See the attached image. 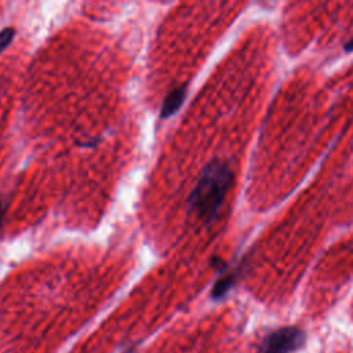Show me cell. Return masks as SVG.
<instances>
[{
    "label": "cell",
    "mask_w": 353,
    "mask_h": 353,
    "mask_svg": "<svg viewBox=\"0 0 353 353\" xmlns=\"http://www.w3.org/2000/svg\"><path fill=\"white\" fill-rule=\"evenodd\" d=\"M230 167L219 160H212L200 173L189 196V210L203 221H212L232 184Z\"/></svg>",
    "instance_id": "obj_1"
},
{
    "label": "cell",
    "mask_w": 353,
    "mask_h": 353,
    "mask_svg": "<svg viewBox=\"0 0 353 353\" xmlns=\"http://www.w3.org/2000/svg\"><path fill=\"white\" fill-rule=\"evenodd\" d=\"M6 203L3 200H0V228L3 225V219H5V214H6Z\"/></svg>",
    "instance_id": "obj_6"
},
{
    "label": "cell",
    "mask_w": 353,
    "mask_h": 353,
    "mask_svg": "<svg viewBox=\"0 0 353 353\" xmlns=\"http://www.w3.org/2000/svg\"><path fill=\"white\" fill-rule=\"evenodd\" d=\"M186 95V86H180L174 90H171L166 98L163 99L162 108H160V117L163 121L169 119L173 114L177 113V110L181 108V105L184 104Z\"/></svg>",
    "instance_id": "obj_3"
},
{
    "label": "cell",
    "mask_w": 353,
    "mask_h": 353,
    "mask_svg": "<svg viewBox=\"0 0 353 353\" xmlns=\"http://www.w3.org/2000/svg\"><path fill=\"white\" fill-rule=\"evenodd\" d=\"M234 280H236V275H234V273H230V275H226V276L221 278L212 289V298L214 300L222 298L232 289V286L234 284Z\"/></svg>",
    "instance_id": "obj_4"
},
{
    "label": "cell",
    "mask_w": 353,
    "mask_h": 353,
    "mask_svg": "<svg viewBox=\"0 0 353 353\" xmlns=\"http://www.w3.org/2000/svg\"><path fill=\"white\" fill-rule=\"evenodd\" d=\"M345 49L348 50V51H353V40H350V42H348L346 45H345Z\"/></svg>",
    "instance_id": "obj_7"
},
{
    "label": "cell",
    "mask_w": 353,
    "mask_h": 353,
    "mask_svg": "<svg viewBox=\"0 0 353 353\" xmlns=\"http://www.w3.org/2000/svg\"><path fill=\"white\" fill-rule=\"evenodd\" d=\"M14 36H16L14 28H5L3 31H0V53H2L6 47H9Z\"/></svg>",
    "instance_id": "obj_5"
},
{
    "label": "cell",
    "mask_w": 353,
    "mask_h": 353,
    "mask_svg": "<svg viewBox=\"0 0 353 353\" xmlns=\"http://www.w3.org/2000/svg\"><path fill=\"white\" fill-rule=\"evenodd\" d=\"M305 342V332L298 327H282L268 334L261 342L263 353H291Z\"/></svg>",
    "instance_id": "obj_2"
}]
</instances>
